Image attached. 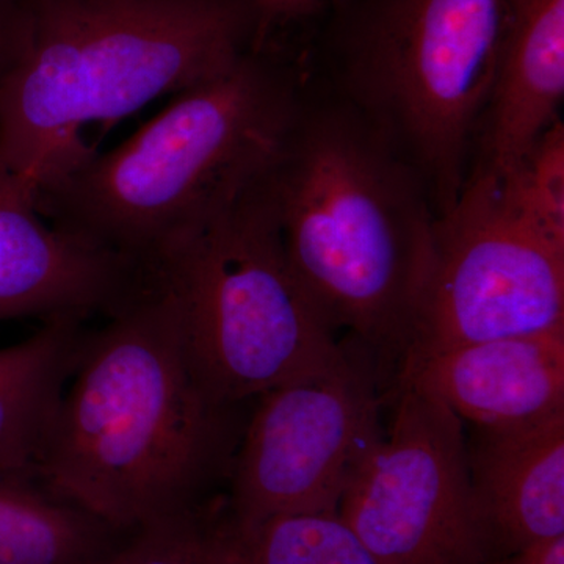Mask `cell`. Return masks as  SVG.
<instances>
[{
  "mask_svg": "<svg viewBox=\"0 0 564 564\" xmlns=\"http://www.w3.org/2000/svg\"><path fill=\"white\" fill-rule=\"evenodd\" d=\"M24 2V54L0 95V193L32 203L90 154L87 126L187 90L272 33L247 0Z\"/></svg>",
  "mask_w": 564,
  "mask_h": 564,
  "instance_id": "cell-3",
  "label": "cell"
},
{
  "mask_svg": "<svg viewBox=\"0 0 564 564\" xmlns=\"http://www.w3.org/2000/svg\"><path fill=\"white\" fill-rule=\"evenodd\" d=\"M267 187L293 276L392 388L413 344L440 220L421 176L306 74Z\"/></svg>",
  "mask_w": 564,
  "mask_h": 564,
  "instance_id": "cell-1",
  "label": "cell"
},
{
  "mask_svg": "<svg viewBox=\"0 0 564 564\" xmlns=\"http://www.w3.org/2000/svg\"><path fill=\"white\" fill-rule=\"evenodd\" d=\"M140 263L54 228L0 193V321L109 317L148 282Z\"/></svg>",
  "mask_w": 564,
  "mask_h": 564,
  "instance_id": "cell-10",
  "label": "cell"
},
{
  "mask_svg": "<svg viewBox=\"0 0 564 564\" xmlns=\"http://www.w3.org/2000/svg\"><path fill=\"white\" fill-rule=\"evenodd\" d=\"M492 180L505 209L549 242L564 248L562 120L545 129L507 173Z\"/></svg>",
  "mask_w": 564,
  "mask_h": 564,
  "instance_id": "cell-17",
  "label": "cell"
},
{
  "mask_svg": "<svg viewBox=\"0 0 564 564\" xmlns=\"http://www.w3.org/2000/svg\"><path fill=\"white\" fill-rule=\"evenodd\" d=\"M556 328H564V248L505 209L491 176L470 173L437 220L432 272L403 362Z\"/></svg>",
  "mask_w": 564,
  "mask_h": 564,
  "instance_id": "cell-8",
  "label": "cell"
},
{
  "mask_svg": "<svg viewBox=\"0 0 564 564\" xmlns=\"http://www.w3.org/2000/svg\"><path fill=\"white\" fill-rule=\"evenodd\" d=\"M470 502L484 562L564 536V414L467 444Z\"/></svg>",
  "mask_w": 564,
  "mask_h": 564,
  "instance_id": "cell-12",
  "label": "cell"
},
{
  "mask_svg": "<svg viewBox=\"0 0 564 564\" xmlns=\"http://www.w3.org/2000/svg\"><path fill=\"white\" fill-rule=\"evenodd\" d=\"M229 564H381L337 511L237 524L226 510Z\"/></svg>",
  "mask_w": 564,
  "mask_h": 564,
  "instance_id": "cell-16",
  "label": "cell"
},
{
  "mask_svg": "<svg viewBox=\"0 0 564 564\" xmlns=\"http://www.w3.org/2000/svg\"><path fill=\"white\" fill-rule=\"evenodd\" d=\"M36 474L70 502L133 532L209 502L242 430L207 393L172 293L152 276L85 332Z\"/></svg>",
  "mask_w": 564,
  "mask_h": 564,
  "instance_id": "cell-2",
  "label": "cell"
},
{
  "mask_svg": "<svg viewBox=\"0 0 564 564\" xmlns=\"http://www.w3.org/2000/svg\"><path fill=\"white\" fill-rule=\"evenodd\" d=\"M304 82L272 33L113 150L44 181L33 206L54 228L148 270L272 165Z\"/></svg>",
  "mask_w": 564,
  "mask_h": 564,
  "instance_id": "cell-4",
  "label": "cell"
},
{
  "mask_svg": "<svg viewBox=\"0 0 564 564\" xmlns=\"http://www.w3.org/2000/svg\"><path fill=\"white\" fill-rule=\"evenodd\" d=\"M503 0H334L323 84L413 166L443 217L473 166Z\"/></svg>",
  "mask_w": 564,
  "mask_h": 564,
  "instance_id": "cell-5",
  "label": "cell"
},
{
  "mask_svg": "<svg viewBox=\"0 0 564 564\" xmlns=\"http://www.w3.org/2000/svg\"><path fill=\"white\" fill-rule=\"evenodd\" d=\"M28 7L24 0H0V95L20 65L28 41Z\"/></svg>",
  "mask_w": 564,
  "mask_h": 564,
  "instance_id": "cell-19",
  "label": "cell"
},
{
  "mask_svg": "<svg viewBox=\"0 0 564 564\" xmlns=\"http://www.w3.org/2000/svg\"><path fill=\"white\" fill-rule=\"evenodd\" d=\"M261 11L273 31H285L293 24L310 20L334 0H247Z\"/></svg>",
  "mask_w": 564,
  "mask_h": 564,
  "instance_id": "cell-20",
  "label": "cell"
},
{
  "mask_svg": "<svg viewBox=\"0 0 564 564\" xmlns=\"http://www.w3.org/2000/svg\"><path fill=\"white\" fill-rule=\"evenodd\" d=\"M129 533L70 502L35 469H0V564H99Z\"/></svg>",
  "mask_w": 564,
  "mask_h": 564,
  "instance_id": "cell-15",
  "label": "cell"
},
{
  "mask_svg": "<svg viewBox=\"0 0 564 564\" xmlns=\"http://www.w3.org/2000/svg\"><path fill=\"white\" fill-rule=\"evenodd\" d=\"M389 392L391 423L337 513L381 564L484 562L462 419L410 381L397 380Z\"/></svg>",
  "mask_w": 564,
  "mask_h": 564,
  "instance_id": "cell-9",
  "label": "cell"
},
{
  "mask_svg": "<svg viewBox=\"0 0 564 564\" xmlns=\"http://www.w3.org/2000/svg\"><path fill=\"white\" fill-rule=\"evenodd\" d=\"M99 564H229L225 497L133 530Z\"/></svg>",
  "mask_w": 564,
  "mask_h": 564,
  "instance_id": "cell-18",
  "label": "cell"
},
{
  "mask_svg": "<svg viewBox=\"0 0 564 564\" xmlns=\"http://www.w3.org/2000/svg\"><path fill=\"white\" fill-rule=\"evenodd\" d=\"M397 380L432 393L475 429L507 430L549 421L564 414V328L410 359L393 383Z\"/></svg>",
  "mask_w": 564,
  "mask_h": 564,
  "instance_id": "cell-11",
  "label": "cell"
},
{
  "mask_svg": "<svg viewBox=\"0 0 564 564\" xmlns=\"http://www.w3.org/2000/svg\"><path fill=\"white\" fill-rule=\"evenodd\" d=\"M267 170L148 267L172 293L196 373L223 406L326 372L348 351L293 276Z\"/></svg>",
  "mask_w": 564,
  "mask_h": 564,
  "instance_id": "cell-6",
  "label": "cell"
},
{
  "mask_svg": "<svg viewBox=\"0 0 564 564\" xmlns=\"http://www.w3.org/2000/svg\"><path fill=\"white\" fill-rule=\"evenodd\" d=\"M563 99L564 0H503L496 82L470 173H507L560 120Z\"/></svg>",
  "mask_w": 564,
  "mask_h": 564,
  "instance_id": "cell-13",
  "label": "cell"
},
{
  "mask_svg": "<svg viewBox=\"0 0 564 564\" xmlns=\"http://www.w3.org/2000/svg\"><path fill=\"white\" fill-rule=\"evenodd\" d=\"M254 400L240 433L226 510L237 524L337 511L380 426L383 381L366 352Z\"/></svg>",
  "mask_w": 564,
  "mask_h": 564,
  "instance_id": "cell-7",
  "label": "cell"
},
{
  "mask_svg": "<svg viewBox=\"0 0 564 564\" xmlns=\"http://www.w3.org/2000/svg\"><path fill=\"white\" fill-rule=\"evenodd\" d=\"M84 318L57 317L0 348V469H35L85 332Z\"/></svg>",
  "mask_w": 564,
  "mask_h": 564,
  "instance_id": "cell-14",
  "label": "cell"
},
{
  "mask_svg": "<svg viewBox=\"0 0 564 564\" xmlns=\"http://www.w3.org/2000/svg\"><path fill=\"white\" fill-rule=\"evenodd\" d=\"M477 564H564V536L530 545L502 558Z\"/></svg>",
  "mask_w": 564,
  "mask_h": 564,
  "instance_id": "cell-21",
  "label": "cell"
}]
</instances>
